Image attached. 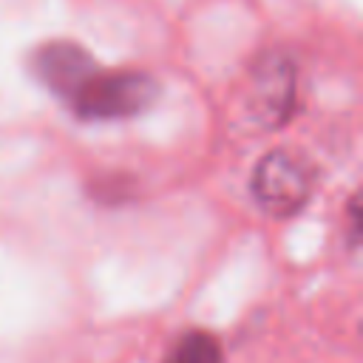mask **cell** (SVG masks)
I'll return each instance as SVG.
<instances>
[{"mask_svg": "<svg viewBox=\"0 0 363 363\" xmlns=\"http://www.w3.org/2000/svg\"><path fill=\"white\" fill-rule=\"evenodd\" d=\"M164 363H221V346L210 332H184L167 352Z\"/></svg>", "mask_w": 363, "mask_h": 363, "instance_id": "obj_3", "label": "cell"}, {"mask_svg": "<svg viewBox=\"0 0 363 363\" xmlns=\"http://www.w3.org/2000/svg\"><path fill=\"white\" fill-rule=\"evenodd\" d=\"M156 82L142 71H108L94 62L82 79L62 99L85 122H111L128 119L150 108L156 99Z\"/></svg>", "mask_w": 363, "mask_h": 363, "instance_id": "obj_1", "label": "cell"}, {"mask_svg": "<svg viewBox=\"0 0 363 363\" xmlns=\"http://www.w3.org/2000/svg\"><path fill=\"white\" fill-rule=\"evenodd\" d=\"M309 193H312L309 167L286 150L267 153L252 173L255 201L275 216H289V213L301 210L303 201L309 199Z\"/></svg>", "mask_w": 363, "mask_h": 363, "instance_id": "obj_2", "label": "cell"}]
</instances>
